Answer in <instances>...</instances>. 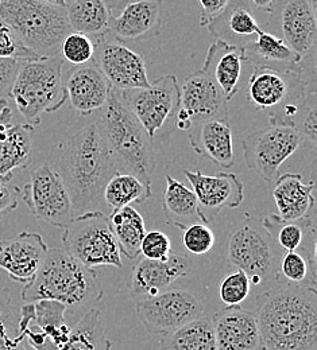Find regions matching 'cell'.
I'll list each match as a JSON object with an SVG mask.
<instances>
[{
  "instance_id": "42",
  "label": "cell",
  "mask_w": 317,
  "mask_h": 350,
  "mask_svg": "<svg viewBox=\"0 0 317 350\" xmlns=\"http://www.w3.org/2000/svg\"><path fill=\"white\" fill-rule=\"evenodd\" d=\"M19 308L14 305L8 288L0 287V332L10 334L11 330L16 332L18 336Z\"/></svg>"
},
{
  "instance_id": "45",
  "label": "cell",
  "mask_w": 317,
  "mask_h": 350,
  "mask_svg": "<svg viewBox=\"0 0 317 350\" xmlns=\"http://www.w3.org/2000/svg\"><path fill=\"white\" fill-rule=\"evenodd\" d=\"M19 193V187L10 186V183L5 182H0V219L16 209Z\"/></svg>"
},
{
  "instance_id": "21",
  "label": "cell",
  "mask_w": 317,
  "mask_h": 350,
  "mask_svg": "<svg viewBox=\"0 0 317 350\" xmlns=\"http://www.w3.org/2000/svg\"><path fill=\"white\" fill-rule=\"evenodd\" d=\"M218 350H261L259 327L253 311L226 307L212 317Z\"/></svg>"
},
{
  "instance_id": "37",
  "label": "cell",
  "mask_w": 317,
  "mask_h": 350,
  "mask_svg": "<svg viewBox=\"0 0 317 350\" xmlns=\"http://www.w3.org/2000/svg\"><path fill=\"white\" fill-rule=\"evenodd\" d=\"M250 291L251 282L249 276L243 271L236 269L222 279L219 283L218 295L222 304H225L227 307H236L247 299Z\"/></svg>"
},
{
  "instance_id": "11",
  "label": "cell",
  "mask_w": 317,
  "mask_h": 350,
  "mask_svg": "<svg viewBox=\"0 0 317 350\" xmlns=\"http://www.w3.org/2000/svg\"><path fill=\"white\" fill-rule=\"evenodd\" d=\"M19 198L27 205L30 212L55 228H66L75 213L71 197L60 173L49 163L38 166L30 180L21 189Z\"/></svg>"
},
{
  "instance_id": "12",
  "label": "cell",
  "mask_w": 317,
  "mask_h": 350,
  "mask_svg": "<svg viewBox=\"0 0 317 350\" xmlns=\"http://www.w3.org/2000/svg\"><path fill=\"white\" fill-rule=\"evenodd\" d=\"M136 314L149 333L162 337L204 315V305L186 290H166L153 298L136 301Z\"/></svg>"
},
{
  "instance_id": "22",
  "label": "cell",
  "mask_w": 317,
  "mask_h": 350,
  "mask_svg": "<svg viewBox=\"0 0 317 350\" xmlns=\"http://www.w3.org/2000/svg\"><path fill=\"white\" fill-rule=\"evenodd\" d=\"M243 62H246V53L242 46L216 41L208 47L200 70L208 75L223 92L227 101H231L239 89Z\"/></svg>"
},
{
  "instance_id": "29",
  "label": "cell",
  "mask_w": 317,
  "mask_h": 350,
  "mask_svg": "<svg viewBox=\"0 0 317 350\" xmlns=\"http://www.w3.org/2000/svg\"><path fill=\"white\" fill-rule=\"evenodd\" d=\"M65 11L71 30L91 40L107 33L112 16L104 0H66Z\"/></svg>"
},
{
  "instance_id": "47",
  "label": "cell",
  "mask_w": 317,
  "mask_h": 350,
  "mask_svg": "<svg viewBox=\"0 0 317 350\" xmlns=\"http://www.w3.org/2000/svg\"><path fill=\"white\" fill-rule=\"evenodd\" d=\"M251 4H254L255 8L261 10V11H265L266 14H270L272 11V5L278 1V0H250Z\"/></svg>"
},
{
  "instance_id": "44",
  "label": "cell",
  "mask_w": 317,
  "mask_h": 350,
  "mask_svg": "<svg viewBox=\"0 0 317 350\" xmlns=\"http://www.w3.org/2000/svg\"><path fill=\"white\" fill-rule=\"evenodd\" d=\"M231 0H197L200 5V27H207L222 15Z\"/></svg>"
},
{
  "instance_id": "19",
  "label": "cell",
  "mask_w": 317,
  "mask_h": 350,
  "mask_svg": "<svg viewBox=\"0 0 317 350\" xmlns=\"http://www.w3.org/2000/svg\"><path fill=\"white\" fill-rule=\"evenodd\" d=\"M47 250L40 233L22 232L12 239L0 240V268L14 282L27 286L36 278Z\"/></svg>"
},
{
  "instance_id": "34",
  "label": "cell",
  "mask_w": 317,
  "mask_h": 350,
  "mask_svg": "<svg viewBox=\"0 0 317 350\" xmlns=\"http://www.w3.org/2000/svg\"><path fill=\"white\" fill-rule=\"evenodd\" d=\"M111 349L112 344L107 338L100 321V310L90 308L76 326L72 327L68 341L60 350Z\"/></svg>"
},
{
  "instance_id": "15",
  "label": "cell",
  "mask_w": 317,
  "mask_h": 350,
  "mask_svg": "<svg viewBox=\"0 0 317 350\" xmlns=\"http://www.w3.org/2000/svg\"><path fill=\"white\" fill-rule=\"evenodd\" d=\"M316 0H278L269 15L282 33V41L304 59L316 50Z\"/></svg>"
},
{
  "instance_id": "46",
  "label": "cell",
  "mask_w": 317,
  "mask_h": 350,
  "mask_svg": "<svg viewBox=\"0 0 317 350\" xmlns=\"http://www.w3.org/2000/svg\"><path fill=\"white\" fill-rule=\"evenodd\" d=\"M0 350H33L25 336L18 334L15 337H11L8 333L5 332H0Z\"/></svg>"
},
{
  "instance_id": "28",
  "label": "cell",
  "mask_w": 317,
  "mask_h": 350,
  "mask_svg": "<svg viewBox=\"0 0 317 350\" xmlns=\"http://www.w3.org/2000/svg\"><path fill=\"white\" fill-rule=\"evenodd\" d=\"M246 53V62L254 66H268L278 70H297L303 58L297 55L279 37L261 31L255 41L242 46Z\"/></svg>"
},
{
  "instance_id": "23",
  "label": "cell",
  "mask_w": 317,
  "mask_h": 350,
  "mask_svg": "<svg viewBox=\"0 0 317 350\" xmlns=\"http://www.w3.org/2000/svg\"><path fill=\"white\" fill-rule=\"evenodd\" d=\"M190 147L201 157L220 167L233 165V140L229 124L220 120H205L193 124L188 131Z\"/></svg>"
},
{
  "instance_id": "1",
  "label": "cell",
  "mask_w": 317,
  "mask_h": 350,
  "mask_svg": "<svg viewBox=\"0 0 317 350\" xmlns=\"http://www.w3.org/2000/svg\"><path fill=\"white\" fill-rule=\"evenodd\" d=\"M255 306L261 350H317L316 287L275 284Z\"/></svg>"
},
{
  "instance_id": "18",
  "label": "cell",
  "mask_w": 317,
  "mask_h": 350,
  "mask_svg": "<svg viewBox=\"0 0 317 350\" xmlns=\"http://www.w3.org/2000/svg\"><path fill=\"white\" fill-rule=\"evenodd\" d=\"M162 27V0H131L112 15L107 33L116 41L139 42L160 34Z\"/></svg>"
},
{
  "instance_id": "6",
  "label": "cell",
  "mask_w": 317,
  "mask_h": 350,
  "mask_svg": "<svg viewBox=\"0 0 317 350\" xmlns=\"http://www.w3.org/2000/svg\"><path fill=\"white\" fill-rule=\"evenodd\" d=\"M0 18L21 42L40 57H54L65 37L72 33L66 11L38 0H3Z\"/></svg>"
},
{
  "instance_id": "27",
  "label": "cell",
  "mask_w": 317,
  "mask_h": 350,
  "mask_svg": "<svg viewBox=\"0 0 317 350\" xmlns=\"http://www.w3.org/2000/svg\"><path fill=\"white\" fill-rule=\"evenodd\" d=\"M250 0H231L219 18L207 26L208 31L228 44L242 46V41L258 36L262 30L253 15Z\"/></svg>"
},
{
  "instance_id": "39",
  "label": "cell",
  "mask_w": 317,
  "mask_h": 350,
  "mask_svg": "<svg viewBox=\"0 0 317 350\" xmlns=\"http://www.w3.org/2000/svg\"><path fill=\"white\" fill-rule=\"evenodd\" d=\"M94 46L90 37L80 33H69L61 44V57L75 66L88 64L93 59Z\"/></svg>"
},
{
  "instance_id": "50",
  "label": "cell",
  "mask_w": 317,
  "mask_h": 350,
  "mask_svg": "<svg viewBox=\"0 0 317 350\" xmlns=\"http://www.w3.org/2000/svg\"><path fill=\"white\" fill-rule=\"evenodd\" d=\"M1 1H3V0H0V3H1Z\"/></svg>"
},
{
  "instance_id": "17",
  "label": "cell",
  "mask_w": 317,
  "mask_h": 350,
  "mask_svg": "<svg viewBox=\"0 0 317 350\" xmlns=\"http://www.w3.org/2000/svg\"><path fill=\"white\" fill-rule=\"evenodd\" d=\"M192 269V259L180 252L172 251L166 260H150L139 255L127 280L130 295L136 301L153 298L169 290L176 280L188 276Z\"/></svg>"
},
{
  "instance_id": "24",
  "label": "cell",
  "mask_w": 317,
  "mask_h": 350,
  "mask_svg": "<svg viewBox=\"0 0 317 350\" xmlns=\"http://www.w3.org/2000/svg\"><path fill=\"white\" fill-rule=\"evenodd\" d=\"M261 222L282 252H300L316 262V228L311 216L286 221L269 215L262 217Z\"/></svg>"
},
{
  "instance_id": "38",
  "label": "cell",
  "mask_w": 317,
  "mask_h": 350,
  "mask_svg": "<svg viewBox=\"0 0 317 350\" xmlns=\"http://www.w3.org/2000/svg\"><path fill=\"white\" fill-rule=\"evenodd\" d=\"M182 244L192 255L208 254L216 241L214 230L204 222H196L182 229Z\"/></svg>"
},
{
  "instance_id": "10",
  "label": "cell",
  "mask_w": 317,
  "mask_h": 350,
  "mask_svg": "<svg viewBox=\"0 0 317 350\" xmlns=\"http://www.w3.org/2000/svg\"><path fill=\"white\" fill-rule=\"evenodd\" d=\"M301 133L293 127L270 124L250 132L242 140L243 159L250 170L266 182L278 176V170L303 144Z\"/></svg>"
},
{
  "instance_id": "2",
  "label": "cell",
  "mask_w": 317,
  "mask_h": 350,
  "mask_svg": "<svg viewBox=\"0 0 317 350\" xmlns=\"http://www.w3.org/2000/svg\"><path fill=\"white\" fill-rule=\"evenodd\" d=\"M60 175L75 217L96 212L107 182L118 174L114 157L94 122L68 137L60 158Z\"/></svg>"
},
{
  "instance_id": "8",
  "label": "cell",
  "mask_w": 317,
  "mask_h": 350,
  "mask_svg": "<svg viewBox=\"0 0 317 350\" xmlns=\"http://www.w3.org/2000/svg\"><path fill=\"white\" fill-rule=\"evenodd\" d=\"M116 92L153 143H164L176 131L180 109V87L176 76H161L149 88Z\"/></svg>"
},
{
  "instance_id": "49",
  "label": "cell",
  "mask_w": 317,
  "mask_h": 350,
  "mask_svg": "<svg viewBox=\"0 0 317 350\" xmlns=\"http://www.w3.org/2000/svg\"><path fill=\"white\" fill-rule=\"evenodd\" d=\"M38 1L50 4V5H55V7H62V8L66 7V0H38Z\"/></svg>"
},
{
  "instance_id": "43",
  "label": "cell",
  "mask_w": 317,
  "mask_h": 350,
  "mask_svg": "<svg viewBox=\"0 0 317 350\" xmlns=\"http://www.w3.org/2000/svg\"><path fill=\"white\" fill-rule=\"evenodd\" d=\"M21 61L11 58H0V100L10 96V90L16 79Z\"/></svg>"
},
{
  "instance_id": "33",
  "label": "cell",
  "mask_w": 317,
  "mask_h": 350,
  "mask_svg": "<svg viewBox=\"0 0 317 350\" xmlns=\"http://www.w3.org/2000/svg\"><path fill=\"white\" fill-rule=\"evenodd\" d=\"M151 197V185L133 174L118 173L105 185L103 200L114 211L133 204H144Z\"/></svg>"
},
{
  "instance_id": "35",
  "label": "cell",
  "mask_w": 317,
  "mask_h": 350,
  "mask_svg": "<svg viewBox=\"0 0 317 350\" xmlns=\"http://www.w3.org/2000/svg\"><path fill=\"white\" fill-rule=\"evenodd\" d=\"M34 317L30 325L36 326L53 341V344L61 349L69 338L71 327L66 325L65 312L66 307L55 301H37L33 304Z\"/></svg>"
},
{
  "instance_id": "40",
  "label": "cell",
  "mask_w": 317,
  "mask_h": 350,
  "mask_svg": "<svg viewBox=\"0 0 317 350\" xmlns=\"http://www.w3.org/2000/svg\"><path fill=\"white\" fill-rule=\"evenodd\" d=\"M0 58H11L23 61H34L44 57L37 55L21 42L12 29L0 18Z\"/></svg>"
},
{
  "instance_id": "7",
  "label": "cell",
  "mask_w": 317,
  "mask_h": 350,
  "mask_svg": "<svg viewBox=\"0 0 317 350\" xmlns=\"http://www.w3.org/2000/svg\"><path fill=\"white\" fill-rule=\"evenodd\" d=\"M283 252L275 245L261 219L243 215L227 241V260L243 271L251 284H279L278 262Z\"/></svg>"
},
{
  "instance_id": "36",
  "label": "cell",
  "mask_w": 317,
  "mask_h": 350,
  "mask_svg": "<svg viewBox=\"0 0 317 350\" xmlns=\"http://www.w3.org/2000/svg\"><path fill=\"white\" fill-rule=\"evenodd\" d=\"M279 283L316 287V262L300 252H283L278 262Z\"/></svg>"
},
{
  "instance_id": "13",
  "label": "cell",
  "mask_w": 317,
  "mask_h": 350,
  "mask_svg": "<svg viewBox=\"0 0 317 350\" xmlns=\"http://www.w3.org/2000/svg\"><path fill=\"white\" fill-rule=\"evenodd\" d=\"M205 120L228 123V101L214 80L199 70L186 76L180 88L176 130L188 132L193 124Z\"/></svg>"
},
{
  "instance_id": "5",
  "label": "cell",
  "mask_w": 317,
  "mask_h": 350,
  "mask_svg": "<svg viewBox=\"0 0 317 350\" xmlns=\"http://www.w3.org/2000/svg\"><path fill=\"white\" fill-rule=\"evenodd\" d=\"M61 54L21 62L10 90L16 109L31 127L41 124L44 113H51L66 103Z\"/></svg>"
},
{
  "instance_id": "26",
  "label": "cell",
  "mask_w": 317,
  "mask_h": 350,
  "mask_svg": "<svg viewBox=\"0 0 317 350\" xmlns=\"http://www.w3.org/2000/svg\"><path fill=\"white\" fill-rule=\"evenodd\" d=\"M33 132L34 127L27 123H0V182L10 183L16 169L30 165Z\"/></svg>"
},
{
  "instance_id": "9",
  "label": "cell",
  "mask_w": 317,
  "mask_h": 350,
  "mask_svg": "<svg viewBox=\"0 0 317 350\" xmlns=\"http://www.w3.org/2000/svg\"><path fill=\"white\" fill-rule=\"evenodd\" d=\"M64 251L83 265L122 268V252L107 217L100 212L81 215L64 228Z\"/></svg>"
},
{
  "instance_id": "48",
  "label": "cell",
  "mask_w": 317,
  "mask_h": 350,
  "mask_svg": "<svg viewBox=\"0 0 317 350\" xmlns=\"http://www.w3.org/2000/svg\"><path fill=\"white\" fill-rule=\"evenodd\" d=\"M105 4L108 5V8L111 10L112 15H115V12H121V10L127 4L130 3L131 0H104Z\"/></svg>"
},
{
  "instance_id": "4",
  "label": "cell",
  "mask_w": 317,
  "mask_h": 350,
  "mask_svg": "<svg viewBox=\"0 0 317 350\" xmlns=\"http://www.w3.org/2000/svg\"><path fill=\"white\" fill-rule=\"evenodd\" d=\"M93 115H96L93 122L114 157L118 173L136 175L151 185L155 170L154 143L114 88L104 107Z\"/></svg>"
},
{
  "instance_id": "14",
  "label": "cell",
  "mask_w": 317,
  "mask_h": 350,
  "mask_svg": "<svg viewBox=\"0 0 317 350\" xmlns=\"http://www.w3.org/2000/svg\"><path fill=\"white\" fill-rule=\"evenodd\" d=\"M93 62L116 90L150 87L144 58L108 33L93 38Z\"/></svg>"
},
{
  "instance_id": "3",
  "label": "cell",
  "mask_w": 317,
  "mask_h": 350,
  "mask_svg": "<svg viewBox=\"0 0 317 350\" xmlns=\"http://www.w3.org/2000/svg\"><path fill=\"white\" fill-rule=\"evenodd\" d=\"M101 297L97 272L60 248L47 250L36 278L21 293L25 304L55 301L68 310L93 306Z\"/></svg>"
},
{
  "instance_id": "32",
  "label": "cell",
  "mask_w": 317,
  "mask_h": 350,
  "mask_svg": "<svg viewBox=\"0 0 317 350\" xmlns=\"http://www.w3.org/2000/svg\"><path fill=\"white\" fill-rule=\"evenodd\" d=\"M160 350H218L212 318L201 315L162 336Z\"/></svg>"
},
{
  "instance_id": "20",
  "label": "cell",
  "mask_w": 317,
  "mask_h": 350,
  "mask_svg": "<svg viewBox=\"0 0 317 350\" xmlns=\"http://www.w3.org/2000/svg\"><path fill=\"white\" fill-rule=\"evenodd\" d=\"M66 101L81 116H90L100 111L108 100L111 84L93 62L75 66L64 75Z\"/></svg>"
},
{
  "instance_id": "30",
  "label": "cell",
  "mask_w": 317,
  "mask_h": 350,
  "mask_svg": "<svg viewBox=\"0 0 317 350\" xmlns=\"http://www.w3.org/2000/svg\"><path fill=\"white\" fill-rule=\"evenodd\" d=\"M162 209L168 222L181 230L192 224L203 222L196 194L172 175H166Z\"/></svg>"
},
{
  "instance_id": "25",
  "label": "cell",
  "mask_w": 317,
  "mask_h": 350,
  "mask_svg": "<svg viewBox=\"0 0 317 350\" xmlns=\"http://www.w3.org/2000/svg\"><path fill=\"white\" fill-rule=\"evenodd\" d=\"M315 183H304L303 176L294 173H285L275 179L272 190L274 204L278 217L286 221L305 219L311 216L315 208L314 197Z\"/></svg>"
},
{
  "instance_id": "31",
  "label": "cell",
  "mask_w": 317,
  "mask_h": 350,
  "mask_svg": "<svg viewBox=\"0 0 317 350\" xmlns=\"http://www.w3.org/2000/svg\"><path fill=\"white\" fill-rule=\"evenodd\" d=\"M121 252L130 260L139 256L140 243L146 234L144 219L133 206L114 209L107 217Z\"/></svg>"
},
{
  "instance_id": "16",
  "label": "cell",
  "mask_w": 317,
  "mask_h": 350,
  "mask_svg": "<svg viewBox=\"0 0 317 350\" xmlns=\"http://www.w3.org/2000/svg\"><path fill=\"white\" fill-rule=\"evenodd\" d=\"M197 198L199 213L204 224L214 222L227 208H238L244 198L243 182L233 173L219 172L215 175L183 170Z\"/></svg>"
},
{
  "instance_id": "41",
  "label": "cell",
  "mask_w": 317,
  "mask_h": 350,
  "mask_svg": "<svg viewBox=\"0 0 317 350\" xmlns=\"http://www.w3.org/2000/svg\"><path fill=\"white\" fill-rule=\"evenodd\" d=\"M172 254V241L161 230L146 232L142 243L139 255L150 260H166Z\"/></svg>"
}]
</instances>
